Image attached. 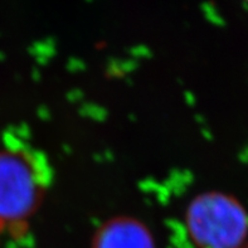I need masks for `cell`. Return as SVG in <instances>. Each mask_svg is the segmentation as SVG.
Returning a JSON list of instances; mask_svg holds the SVG:
<instances>
[{
  "label": "cell",
  "instance_id": "6da1fadb",
  "mask_svg": "<svg viewBox=\"0 0 248 248\" xmlns=\"http://www.w3.org/2000/svg\"><path fill=\"white\" fill-rule=\"evenodd\" d=\"M33 198L34 186L25 164L12 155L0 156V217L22 216Z\"/></svg>",
  "mask_w": 248,
  "mask_h": 248
},
{
  "label": "cell",
  "instance_id": "7a4b0ae2",
  "mask_svg": "<svg viewBox=\"0 0 248 248\" xmlns=\"http://www.w3.org/2000/svg\"><path fill=\"white\" fill-rule=\"evenodd\" d=\"M100 248H150L149 239L140 228L129 224L110 228L102 236Z\"/></svg>",
  "mask_w": 248,
  "mask_h": 248
},
{
  "label": "cell",
  "instance_id": "3957f363",
  "mask_svg": "<svg viewBox=\"0 0 248 248\" xmlns=\"http://www.w3.org/2000/svg\"><path fill=\"white\" fill-rule=\"evenodd\" d=\"M246 1H247V3H248V0H246Z\"/></svg>",
  "mask_w": 248,
  "mask_h": 248
}]
</instances>
